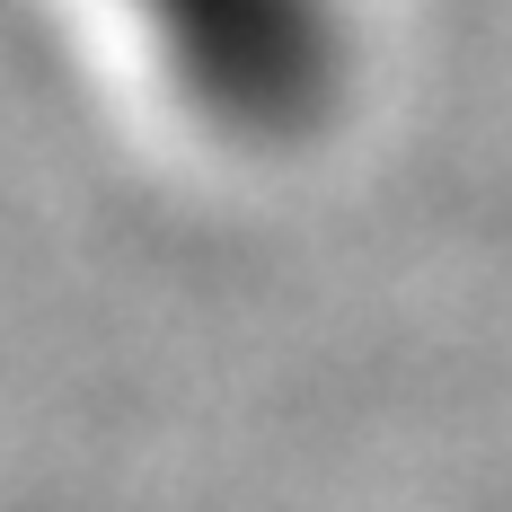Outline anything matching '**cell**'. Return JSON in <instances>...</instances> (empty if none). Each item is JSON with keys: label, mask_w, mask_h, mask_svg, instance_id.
<instances>
[{"label": "cell", "mask_w": 512, "mask_h": 512, "mask_svg": "<svg viewBox=\"0 0 512 512\" xmlns=\"http://www.w3.org/2000/svg\"><path fill=\"white\" fill-rule=\"evenodd\" d=\"M159 62L212 124L248 142L309 133L345 89V9L336 0H133Z\"/></svg>", "instance_id": "obj_1"}]
</instances>
